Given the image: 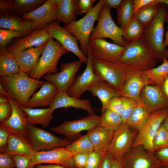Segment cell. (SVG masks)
Listing matches in <instances>:
<instances>
[{
	"label": "cell",
	"mask_w": 168,
	"mask_h": 168,
	"mask_svg": "<svg viewBox=\"0 0 168 168\" xmlns=\"http://www.w3.org/2000/svg\"><path fill=\"white\" fill-rule=\"evenodd\" d=\"M88 60L84 72L78 75L73 84L66 91L69 96L80 99L82 95L93 83L101 80L95 73L92 67V58L88 51Z\"/></svg>",
	"instance_id": "22"
},
{
	"label": "cell",
	"mask_w": 168,
	"mask_h": 168,
	"mask_svg": "<svg viewBox=\"0 0 168 168\" xmlns=\"http://www.w3.org/2000/svg\"><path fill=\"white\" fill-rule=\"evenodd\" d=\"M57 20H54L45 28L51 37L58 41L65 49L75 54L82 62L86 64L88 57L85 55L78 45V40L72 34L61 26Z\"/></svg>",
	"instance_id": "12"
},
{
	"label": "cell",
	"mask_w": 168,
	"mask_h": 168,
	"mask_svg": "<svg viewBox=\"0 0 168 168\" xmlns=\"http://www.w3.org/2000/svg\"><path fill=\"white\" fill-rule=\"evenodd\" d=\"M0 28L12 30L26 35L37 29L34 22L30 20L0 11Z\"/></svg>",
	"instance_id": "24"
},
{
	"label": "cell",
	"mask_w": 168,
	"mask_h": 168,
	"mask_svg": "<svg viewBox=\"0 0 168 168\" xmlns=\"http://www.w3.org/2000/svg\"><path fill=\"white\" fill-rule=\"evenodd\" d=\"M68 52L58 41L51 37L47 42L35 68L29 77L39 80L48 73H58V62L63 54Z\"/></svg>",
	"instance_id": "5"
},
{
	"label": "cell",
	"mask_w": 168,
	"mask_h": 168,
	"mask_svg": "<svg viewBox=\"0 0 168 168\" xmlns=\"http://www.w3.org/2000/svg\"><path fill=\"white\" fill-rule=\"evenodd\" d=\"M73 154L65 148L47 151L35 152L30 155L32 163L35 166L43 163L60 165L75 168Z\"/></svg>",
	"instance_id": "17"
},
{
	"label": "cell",
	"mask_w": 168,
	"mask_h": 168,
	"mask_svg": "<svg viewBox=\"0 0 168 168\" xmlns=\"http://www.w3.org/2000/svg\"><path fill=\"white\" fill-rule=\"evenodd\" d=\"M156 2L159 3H164L168 6V0H156ZM166 21L168 25V11H167L166 14Z\"/></svg>",
	"instance_id": "60"
},
{
	"label": "cell",
	"mask_w": 168,
	"mask_h": 168,
	"mask_svg": "<svg viewBox=\"0 0 168 168\" xmlns=\"http://www.w3.org/2000/svg\"><path fill=\"white\" fill-rule=\"evenodd\" d=\"M161 88L164 93L168 98V76L166 77L162 84Z\"/></svg>",
	"instance_id": "57"
},
{
	"label": "cell",
	"mask_w": 168,
	"mask_h": 168,
	"mask_svg": "<svg viewBox=\"0 0 168 168\" xmlns=\"http://www.w3.org/2000/svg\"><path fill=\"white\" fill-rule=\"evenodd\" d=\"M122 100L123 110L122 118L123 124L126 123L133 110L138 107L144 105L141 100L120 96Z\"/></svg>",
	"instance_id": "42"
},
{
	"label": "cell",
	"mask_w": 168,
	"mask_h": 168,
	"mask_svg": "<svg viewBox=\"0 0 168 168\" xmlns=\"http://www.w3.org/2000/svg\"><path fill=\"white\" fill-rule=\"evenodd\" d=\"M167 5L160 3L153 20L145 27L141 39L162 63L167 58L168 50L164 44V23Z\"/></svg>",
	"instance_id": "1"
},
{
	"label": "cell",
	"mask_w": 168,
	"mask_h": 168,
	"mask_svg": "<svg viewBox=\"0 0 168 168\" xmlns=\"http://www.w3.org/2000/svg\"><path fill=\"white\" fill-rule=\"evenodd\" d=\"M16 167L11 156L5 153L0 154V168H13Z\"/></svg>",
	"instance_id": "52"
},
{
	"label": "cell",
	"mask_w": 168,
	"mask_h": 168,
	"mask_svg": "<svg viewBox=\"0 0 168 168\" xmlns=\"http://www.w3.org/2000/svg\"><path fill=\"white\" fill-rule=\"evenodd\" d=\"M49 107L54 110L59 108L73 107L85 110L89 114H95L93 108L88 100H81L70 96L65 91H59Z\"/></svg>",
	"instance_id": "26"
},
{
	"label": "cell",
	"mask_w": 168,
	"mask_h": 168,
	"mask_svg": "<svg viewBox=\"0 0 168 168\" xmlns=\"http://www.w3.org/2000/svg\"><path fill=\"white\" fill-rule=\"evenodd\" d=\"M25 34L10 29H0V50L7 49L9 44L14 39L23 37Z\"/></svg>",
	"instance_id": "43"
},
{
	"label": "cell",
	"mask_w": 168,
	"mask_h": 168,
	"mask_svg": "<svg viewBox=\"0 0 168 168\" xmlns=\"http://www.w3.org/2000/svg\"><path fill=\"white\" fill-rule=\"evenodd\" d=\"M158 60L140 39L126 44L119 61L129 70L145 71L155 68Z\"/></svg>",
	"instance_id": "3"
},
{
	"label": "cell",
	"mask_w": 168,
	"mask_h": 168,
	"mask_svg": "<svg viewBox=\"0 0 168 168\" xmlns=\"http://www.w3.org/2000/svg\"><path fill=\"white\" fill-rule=\"evenodd\" d=\"M114 158L112 154L108 151H105L103 155L102 159L98 168H111V163Z\"/></svg>",
	"instance_id": "53"
},
{
	"label": "cell",
	"mask_w": 168,
	"mask_h": 168,
	"mask_svg": "<svg viewBox=\"0 0 168 168\" xmlns=\"http://www.w3.org/2000/svg\"><path fill=\"white\" fill-rule=\"evenodd\" d=\"M21 71L15 57L7 49L0 50V77L12 76Z\"/></svg>",
	"instance_id": "33"
},
{
	"label": "cell",
	"mask_w": 168,
	"mask_h": 168,
	"mask_svg": "<svg viewBox=\"0 0 168 168\" xmlns=\"http://www.w3.org/2000/svg\"><path fill=\"white\" fill-rule=\"evenodd\" d=\"M167 57L168 58V50L167 51Z\"/></svg>",
	"instance_id": "64"
},
{
	"label": "cell",
	"mask_w": 168,
	"mask_h": 168,
	"mask_svg": "<svg viewBox=\"0 0 168 168\" xmlns=\"http://www.w3.org/2000/svg\"><path fill=\"white\" fill-rule=\"evenodd\" d=\"M58 9L57 0H47L41 6L22 17L32 21L37 29H42L51 21L57 20Z\"/></svg>",
	"instance_id": "21"
},
{
	"label": "cell",
	"mask_w": 168,
	"mask_h": 168,
	"mask_svg": "<svg viewBox=\"0 0 168 168\" xmlns=\"http://www.w3.org/2000/svg\"><path fill=\"white\" fill-rule=\"evenodd\" d=\"M80 60L62 63L60 72L57 74L49 73L43 76L46 81L54 85L59 91L66 92L74 83L75 75L82 65Z\"/></svg>",
	"instance_id": "15"
},
{
	"label": "cell",
	"mask_w": 168,
	"mask_h": 168,
	"mask_svg": "<svg viewBox=\"0 0 168 168\" xmlns=\"http://www.w3.org/2000/svg\"><path fill=\"white\" fill-rule=\"evenodd\" d=\"M106 109L113 111L122 116L123 110V105L121 96L112 98L109 101Z\"/></svg>",
	"instance_id": "46"
},
{
	"label": "cell",
	"mask_w": 168,
	"mask_h": 168,
	"mask_svg": "<svg viewBox=\"0 0 168 168\" xmlns=\"http://www.w3.org/2000/svg\"><path fill=\"white\" fill-rule=\"evenodd\" d=\"M0 94H2L5 96L11 98L10 95L7 90L4 89V87L2 86L1 83H0Z\"/></svg>",
	"instance_id": "59"
},
{
	"label": "cell",
	"mask_w": 168,
	"mask_h": 168,
	"mask_svg": "<svg viewBox=\"0 0 168 168\" xmlns=\"http://www.w3.org/2000/svg\"><path fill=\"white\" fill-rule=\"evenodd\" d=\"M155 85L148 77L145 71H136L127 68L126 77L119 92L120 96L140 100V93L146 85Z\"/></svg>",
	"instance_id": "16"
},
{
	"label": "cell",
	"mask_w": 168,
	"mask_h": 168,
	"mask_svg": "<svg viewBox=\"0 0 168 168\" xmlns=\"http://www.w3.org/2000/svg\"><path fill=\"white\" fill-rule=\"evenodd\" d=\"M133 2V0H123L117 9V23L124 31L134 17Z\"/></svg>",
	"instance_id": "34"
},
{
	"label": "cell",
	"mask_w": 168,
	"mask_h": 168,
	"mask_svg": "<svg viewBox=\"0 0 168 168\" xmlns=\"http://www.w3.org/2000/svg\"><path fill=\"white\" fill-rule=\"evenodd\" d=\"M146 73L149 79L155 85L161 86L168 76V60L165 59L161 65L146 71Z\"/></svg>",
	"instance_id": "39"
},
{
	"label": "cell",
	"mask_w": 168,
	"mask_h": 168,
	"mask_svg": "<svg viewBox=\"0 0 168 168\" xmlns=\"http://www.w3.org/2000/svg\"><path fill=\"white\" fill-rule=\"evenodd\" d=\"M110 8L104 4L100 11L96 27L94 28L90 40L107 38L113 43L124 47L127 44L124 37V31L117 26L111 16Z\"/></svg>",
	"instance_id": "8"
},
{
	"label": "cell",
	"mask_w": 168,
	"mask_h": 168,
	"mask_svg": "<svg viewBox=\"0 0 168 168\" xmlns=\"http://www.w3.org/2000/svg\"><path fill=\"white\" fill-rule=\"evenodd\" d=\"M150 114L144 105H140L133 110L126 123L132 128L138 131L146 123Z\"/></svg>",
	"instance_id": "35"
},
{
	"label": "cell",
	"mask_w": 168,
	"mask_h": 168,
	"mask_svg": "<svg viewBox=\"0 0 168 168\" xmlns=\"http://www.w3.org/2000/svg\"><path fill=\"white\" fill-rule=\"evenodd\" d=\"M59 92L54 85L46 81L39 90L32 96L28 101L27 107L35 108L38 107H49Z\"/></svg>",
	"instance_id": "25"
},
{
	"label": "cell",
	"mask_w": 168,
	"mask_h": 168,
	"mask_svg": "<svg viewBox=\"0 0 168 168\" xmlns=\"http://www.w3.org/2000/svg\"><path fill=\"white\" fill-rule=\"evenodd\" d=\"M123 1V0H105L104 4L110 9L113 8L117 9Z\"/></svg>",
	"instance_id": "55"
},
{
	"label": "cell",
	"mask_w": 168,
	"mask_h": 168,
	"mask_svg": "<svg viewBox=\"0 0 168 168\" xmlns=\"http://www.w3.org/2000/svg\"><path fill=\"white\" fill-rule=\"evenodd\" d=\"M34 168H76L66 167L60 165L55 164H50L46 165L39 164L36 165Z\"/></svg>",
	"instance_id": "56"
},
{
	"label": "cell",
	"mask_w": 168,
	"mask_h": 168,
	"mask_svg": "<svg viewBox=\"0 0 168 168\" xmlns=\"http://www.w3.org/2000/svg\"><path fill=\"white\" fill-rule=\"evenodd\" d=\"M47 0H0V12L14 16H22L39 7Z\"/></svg>",
	"instance_id": "23"
},
{
	"label": "cell",
	"mask_w": 168,
	"mask_h": 168,
	"mask_svg": "<svg viewBox=\"0 0 168 168\" xmlns=\"http://www.w3.org/2000/svg\"><path fill=\"white\" fill-rule=\"evenodd\" d=\"M159 3L155 1L139 9L134 17L142 23L144 27L154 19L157 13Z\"/></svg>",
	"instance_id": "38"
},
{
	"label": "cell",
	"mask_w": 168,
	"mask_h": 168,
	"mask_svg": "<svg viewBox=\"0 0 168 168\" xmlns=\"http://www.w3.org/2000/svg\"><path fill=\"white\" fill-rule=\"evenodd\" d=\"M35 152L29 141L10 133L5 153L10 156L17 154L30 155Z\"/></svg>",
	"instance_id": "32"
},
{
	"label": "cell",
	"mask_w": 168,
	"mask_h": 168,
	"mask_svg": "<svg viewBox=\"0 0 168 168\" xmlns=\"http://www.w3.org/2000/svg\"><path fill=\"white\" fill-rule=\"evenodd\" d=\"M58 4L57 20L66 25L75 21L79 14L78 0H57Z\"/></svg>",
	"instance_id": "30"
},
{
	"label": "cell",
	"mask_w": 168,
	"mask_h": 168,
	"mask_svg": "<svg viewBox=\"0 0 168 168\" xmlns=\"http://www.w3.org/2000/svg\"><path fill=\"white\" fill-rule=\"evenodd\" d=\"M16 168H34L30 155L17 154L11 156Z\"/></svg>",
	"instance_id": "44"
},
{
	"label": "cell",
	"mask_w": 168,
	"mask_h": 168,
	"mask_svg": "<svg viewBox=\"0 0 168 168\" xmlns=\"http://www.w3.org/2000/svg\"><path fill=\"white\" fill-rule=\"evenodd\" d=\"M164 124L168 131V112L164 120Z\"/></svg>",
	"instance_id": "63"
},
{
	"label": "cell",
	"mask_w": 168,
	"mask_h": 168,
	"mask_svg": "<svg viewBox=\"0 0 168 168\" xmlns=\"http://www.w3.org/2000/svg\"><path fill=\"white\" fill-rule=\"evenodd\" d=\"M124 47L108 42L105 38L89 40L88 51L92 58L112 62L119 61Z\"/></svg>",
	"instance_id": "13"
},
{
	"label": "cell",
	"mask_w": 168,
	"mask_h": 168,
	"mask_svg": "<svg viewBox=\"0 0 168 168\" xmlns=\"http://www.w3.org/2000/svg\"><path fill=\"white\" fill-rule=\"evenodd\" d=\"M155 155L159 161L161 168H168V147L155 152Z\"/></svg>",
	"instance_id": "50"
},
{
	"label": "cell",
	"mask_w": 168,
	"mask_h": 168,
	"mask_svg": "<svg viewBox=\"0 0 168 168\" xmlns=\"http://www.w3.org/2000/svg\"><path fill=\"white\" fill-rule=\"evenodd\" d=\"M20 106L26 114V120L29 124H38L44 128L49 125L54 118L53 114L54 110L49 107L46 108L35 109Z\"/></svg>",
	"instance_id": "31"
},
{
	"label": "cell",
	"mask_w": 168,
	"mask_h": 168,
	"mask_svg": "<svg viewBox=\"0 0 168 168\" xmlns=\"http://www.w3.org/2000/svg\"><path fill=\"white\" fill-rule=\"evenodd\" d=\"M50 38L45 28L38 29L23 37L14 39L7 50L15 57L26 49L43 45Z\"/></svg>",
	"instance_id": "18"
},
{
	"label": "cell",
	"mask_w": 168,
	"mask_h": 168,
	"mask_svg": "<svg viewBox=\"0 0 168 168\" xmlns=\"http://www.w3.org/2000/svg\"><path fill=\"white\" fill-rule=\"evenodd\" d=\"M10 132L2 124H0V154L5 153L9 139Z\"/></svg>",
	"instance_id": "47"
},
{
	"label": "cell",
	"mask_w": 168,
	"mask_h": 168,
	"mask_svg": "<svg viewBox=\"0 0 168 168\" xmlns=\"http://www.w3.org/2000/svg\"><path fill=\"white\" fill-rule=\"evenodd\" d=\"M114 132L99 125L87 131L86 134L93 145L94 150L103 152L107 150Z\"/></svg>",
	"instance_id": "28"
},
{
	"label": "cell",
	"mask_w": 168,
	"mask_h": 168,
	"mask_svg": "<svg viewBox=\"0 0 168 168\" xmlns=\"http://www.w3.org/2000/svg\"><path fill=\"white\" fill-rule=\"evenodd\" d=\"M65 148L73 155L80 153L90 152L94 150L93 145L86 134L82 135Z\"/></svg>",
	"instance_id": "40"
},
{
	"label": "cell",
	"mask_w": 168,
	"mask_h": 168,
	"mask_svg": "<svg viewBox=\"0 0 168 168\" xmlns=\"http://www.w3.org/2000/svg\"><path fill=\"white\" fill-rule=\"evenodd\" d=\"M154 152L161 149L168 147V131L164 123L157 130L153 141Z\"/></svg>",
	"instance_id": "41"
},
{
	"label": "cell",
	"mask_w": 168,
	"mask_h": 168,
	"mask_svg": "<svg viewBox=\"0 0 168 168\" xmlns=\"http://www.w3.org/2000/svg\"><path fill=\"white\" fill-rule=\"evenodd\" d=\"M123 124L122 117L116 113L107 109L102 113L100 124L102 127L114 132Z\"/></svg>",
	"instance_id": "36"
},
{
	"label": "cell",
	"mask_w": 168,
	"mask_h": 168,
	"mask_svg": "<svg viewBox=\"0 0 168 168\" xmlns=\"http://www.w3.org/2000/svg\"><path fill=\"white\" fill-rule=\"evenodd\" d=\"M140 96V100L150 113L161 109L168 108V98L163 92L161 86L146 85L142 90Z\"/></svg>",
	"instance_id": "20"
},
{
	"label": "cell",
	"mask_w": 168,
	"mask_h": 168,
	"mask_svg": "<svg viewBox=\"0 0 168 168\" xmlns=\"http://www.w3.org/2000/svg\"><path fill=\"white\" fill-rule=\"evenodd\" d=\"M12 108L10 118L3 123L10 133L23 139H27V115L18 103L14 99L7 97Z\"/></svg>",
	"instance_id": "19"
},
{
	"label": "cell",
	"mask_w": 168,
	"mask_h": 168,
	"mask_svg": "<svg viewBox=\"0 0 168 168\" xmlns=\"http://www.w3.org/2000/svg\"><path fill=\"white\" fill-rule=\"evenodd\" d=\"M12 113V108L10 101L0 104V122L3 123L7 120Z\"/></svg>",
	"instance_id": "49"
},
{
	"label": "cell",
	"mask_w": 168,
	"mask_h": 168,
	"mask_svg": "<svg viewBox=\"0 0 168 168\" xmlns=\"http://www.w3.org/2000/svg\"><path fill=\"white\" fill-rule=\"evenodd\" d=\"M168 108L160 109L151 113L144 125L138 130L132 147L142 146L154 153L153 141L160 126L164 121Z\"/></svg>",
	"instance_id": "9"
},
{
	"label": "cell",
	"mask_w": 168,
	"mask_h": 168,
	"mask_svg": "<svg viewBox=\"0 0 168 168\" xmlns=\"http://www.w3.org/2000/svg\"><path fill=\"white\" fill-rule=\"evenodd\" d=\"M116 158L123 168H161L154 153L142 146L132 147Z\"/></svg>",
	"instance_id": "10"
},
{
	"label": "cell",
	"mask_w": 168,
	"mask_h": 168,
	"mask_svg": "<svg viewBox=\"0 0 168 168\" xmlns=\"http://www.w3.org/2000/svg\"><path fill=\"white\" fill-rule=\"evenodd\" d=\"M167 29V30L165 34V38L164 41V44L166 47L168 46V25Z\"/></svg>",
	"instance_id": "62"
},
{
	"label": "cell",
	"mask_w": 168,
	"mask_h": 168,
	"mask_svg": "<svg viewBox=\"0 0 168 168\" xmlns=\"http://www.w3.org/2000/svg\"><path fill=\"white\" fill-rule=\"evenodd\" d=\"M104 3L105 0H100L92 10L83 17L63 27L77 39L80 49L86 56L88 55L89 42L94 25L98 20Z\"/></svg>",
	"instance_id": "4"
},
{
	"label": "cell",
	"mask_w": 168,
	"mask_h": 168,
	"mask_svg": "<svg viewBox=\"0 0 168 168\" xmlns=\"http://www.w3.org/2000/svg\"><path fill=\"white\" fill-rule=\"evenodd\" d=\"M94 96L100 100L101 104V112L106 109L109 101L113 97L119 96V92L105 81L100 80L92 84L88 88Z\"/></svg>",
	"instance_id": "29"
},
{
	"label": "cell",
	"mask_w": 168,
	"mask_h": 168,
	"mask_svg": "<svg viewBox=\"0 0 168 168\" xmlns=\"http://www.w3.org/2000/svg\"><path fill=\"white\" fill-rule=\"evenodd\" d=\"M90 152H83L73 155V160L75 168H84Z\"/></svg>",
	"instance_id": "48"
},
{
	"label": "cell",
	"mask_w": 168,
	"mask_h": 168,
	"mask_svg": "<svg viewBox=\"0 0 168 168\" xmlns=\"http://www.w3.org/2000/svg\"><path fill=\"white\" fill-rule=\"evenodd\" d=\"M93 70L101 80L105 81L119 92L125 82L127 68L119 61L112 62L92 58Z\"/></svg>",
	"instance_id": "7"
},
{
	"label": "cell",
	"mask_w": 168,
	"mask_h": 168,
	"mask_svg": "<svg viewBox=\"0 0 168 168\" xmlns=\"http://www.w3.org/2000/svg\"><path fill=\"white\" fill-rule=\"evenodd\" d=\"M144 28L142 23L133 17L124 31V38L127 44L141 39Z\"/></svg>",
	"instance_id": "37"
},
{
	"label": "cell",
	"mask_w": 168,
	"mask_h": 168,
	"mask_svg": "<svg viewBox=\"0 0 168 168\" xmlns=\"http://www.w3.org/2000/svg\"><path fill=\"white\" fill-rule=\"evenodd\" d=\"M46 43L26 49L15 56L21 71L30 76L35 68Z\"/></svg>",
	"instance_id": "27"
},
{
	"label": "cell",
	"mask_w": 168,
	"mask_h": 168,
	"mask_svg": "<svg viewBox=\"0 0 168 168\" xmlns=\"http://www.w3.org/2000/svg\"><path fill=\"white\" fill-rule=\"evenodd\" d=\"M100 119V116L89 114L80 119L64 121L59 125L51 127L50 130L74 141L82 135L80 133L82 131H88L99 125Z\"/></svg>",
	"instance_id": "11"
},
{
	"label": "cell",
	"mask_w": 168,
	"mask_h": 168,
	"mask_svg": "<svg viewBox=\"0 0 168 168\" xmlns=\"http://www.w3.org/2000/svg\"><path fill=\"white\" fill-rule=\"evenodd\" d=\"M0 83L15 99L23 107H27L29 100L38 88L46 81L34 79L20 71L18 74L1 77Z\"/></svg>",
	"instance_id": "2"
},
{
	"label": "cell",
	"mask_w": 168,
	"mask_h": 168,
	"mask_svg": "<svg viewBox=\"0 0 168 168\" xmlns=\"http://www.w3.org/2000/svg\"><path fill=\"white\" fill-rule=\"evenodd\" d=\"M155 0H134L133 2L135 14L140 9L154 2Z\"/></svg>",
	"instance_id": "54"
},
{
	"label": "cell",
	"mask_w": 168,
	"mask_h": 168,
	"mask_svg": "<svg viewBox=\"0 0 168 168\" xmlns=\"http://www.w3.org/2000/svg\"><path fill=\"white\" fill-rule=\"evenodd\" d=\"M111 168H123V167L116 158H114L112 161Z\"/></svg>",
	"instance_id": "58"
},
{
	"label": "cell",
	"mask_w": 168,
	"mask_h": 168,
	"mask_svg": "<svg viewBox=\"0 0 168 168\" xmlns=\"http://www.w3.org/2000/svg\"><path fill=\"white\" fill-rule=\"evenodd\" d=\"M96 0H78L79 14H87L90 12L94 6L93 4Z\"/></svg>",
	"instance_id": "51"
},
{
	"label": "cell",
	"mask_w": 168,
	"mask_h": 168,
	"mask_svg": "<svg viewBox=\"0 0 168 168\" xmlns=\"http://www.w3.org/2000/svg\"><path fill=\"white\" fill-rule=\"evenodd\" d=\"M138 131L123 124L115 131L107 149L114 158L121 156L132 147Z\"/></svg>",
	"instance_id": "14"
},
{
	"label": "cell",
	"mask_w": 168,
	"mask_h": 168,
	"mask_svg": "<svg viewBox=\"0 0 168 168\" xmlns=\"http://www.w3.org/2000/svg\"><path fill=\"white\" fill-rule=\"evenodd\" d=\"M9 101L7 97L2 94H0V104L6 103Z\"/></svg>",
	"instance_id": "61"
},
{
	"label": "cell",
	"mask_w": 168,
	"mask_h": 168,
	"mask_svg": "<svg viewBox=\"0 0 168 168\" xmlns=\"http://www.w3.org/2000/svg\"><path fill=\"white\" fill-rule=\"evenodd\" d=\"M27 139L35 152L47 151L65 148L73 141L66 138H59L51 132L28 124Z\"/></svg>",
	"instance_id": "6"
},
{
	"label": "cell",
	"mask_w": 168,
	"mask_h": 168,
	"mask_svg": "<svg viewBox=\"0 0 168 168\" xmlns=\"http://www.w3.org/2000/svg\"><path fill=\"white\" fill-rule=\"evenodd\" d=\"M105 152H102L95 150L90 152L84 168H98Z\"/></svg>",
	"instance_id": "45"
}]
</instances>
